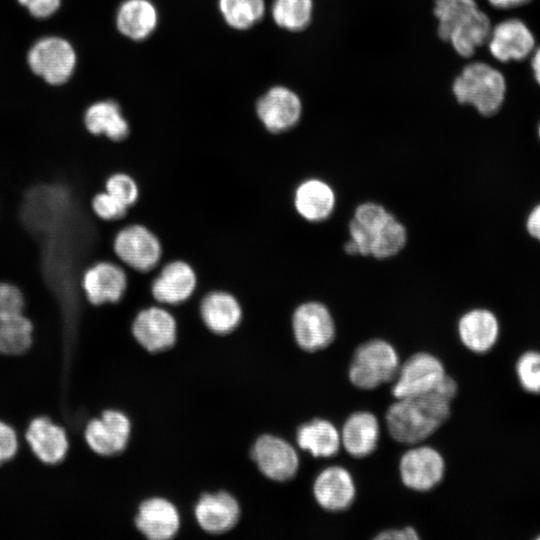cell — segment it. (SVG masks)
<instances>
[{
	"label": "cell",
	"instance_id": "obj_40",
	"mask_svg": "<svg viewBox=\"0 0 540 540\" xmlns=\"http://www.w3.org/2000/svg\"><path fill=\"white\" fill-rule=\"evenodd\" d=\"M496 9H511L529 3L531 0H487Z\"/></svg>",
	"mask_w": 540,
	"mask_h": 540
},
{
	"label": "cell",
	"instance_id": "obj_32",
	"mask_svg": "<svg viewBox=\"0 0 540 540\" xmlns=\"http://www.w3.org/2000/svg\"><path fill=\"white\" fill-rule=\"evenodd\" d=\"M407 232L402 223L394 216L388 221L381 237L374 245L371 255L378 259L392 257L405 246Z\"/></svg>",
	"mask_w": 540,
	"mask_h": 540
},
{
	"label": "cell",
	"instance_id": "obj_28",
	"mask_svg": "<svg viewBox=\"0 0 540 540\" xmlns=\"http://www.w3.org/2000/svg\"><path fill=\"white\" fill-rule=\"evenodd\" d=\"M294 205L304 219L319 222L327 219L333 212L335 194L326 182L308 179L296 188Z\"/></svg>",
	"mask_w": 540,
	"mask_h": 540
},
{
	"label": "cell",
	"instance_id": "obj_31",
	"mask_svg": "<svg viewBox=\"0 0 540 540\" xmlns=\"http://www.w3.org/2000/svg\"><path fill=\"white\" fill-rule=\"evenodd\" d=\"M270 14L278 28L301 32L312 22L314 0H272Z\"/></svg>",
	"mask_w": 540,
	"mask_h": 540
},
{
	"label": "cell",
	"instance_id": "obj_37",
	"mask_svg": "<svg viewBox=\"0 0 540 540\" xmlns=\"http://www.w3.org/2000/svg\"><path fill=\"white\" fill-rule=\"evenodd\" d=\"M25 6L31 15L37 18H46L54 14L60 6L61 0H18Z\"/></svg>",
	"mask_w": 540,
	"mask_h": 540
},
{
	"label": "cell",
	"instance_id": "obj_21",
	"mask_svg": "<svg viewBox=\"0 0 540 540\" xmlns=\"http://www.w3.org/2000/svg\"><path fill=\"white\" fill-rule=\"evenodd\" d=\"M136 526L150 540H168L178 532L179 513L168 500L151 498L139 506Z\"/></svg>",
	"mask_w": 540,
	"mask_h": 540
},
{
	"label": "cell",
	"instance_id": "obj_9",
	"mask_svg": "<svg viewBox=\"0 0 540 540\" xmlns=\"http://www.w3.org/2000/svg\"><path fill=\"white\" fill-rule=\"evenodd\" d=\"M113 249L123 263L140 272L153 269L162 255L158 237L140 224H132L121 229L115 235Z\"/></svg>",
	"mask_w": 540,
	"mask_h": 540
},
{
	"label": "cell",
	"instance_id": "obj_38",
	"mask_svg": "<svg viewBox=\"0 0 540 540\" xmlns=\"http://www.w3.org/2000/svg\"><path fill=\"white\" fill-rule=\"evenodd\" d=\"M377 540H418L419 536L415 529L408 526L403 529H391L376 535Z\"/></svg>",
	"mask_w": 540,
	"mask_h": 540
},
{
	"label": "cell",
	"instance_id": "obj_39",
	"mask_svg": "<svg viewBox=\"0 0 540 540\" xmlns=\"http://www.w3.org/2000/svg\"><path fill=\"white\" fill-rule=\"evenodd\" d=\"M526 228L530 236L540 242V204L530 211L526 220Z\"/></svg>",
	"mask_w": 540,
	"mask_h": 540
},
{
	"label": "cell",
	"instance_id": "obj_7",
	"mask_svg": "<svg viewBox=\"0 0 540 540\" xmlns=\"http://www.w3.org/2000/svg\"><path fill=\"white\" fill-rule=\"evenodd\" d=\"M255 112L264 128L283 133L295 127L303 113V104L296 91L285 85L268 88L256 101Z\"/></svg>",
	"mask_w": 540,
	"mask_h": 540
},
{
	"label": "cell",
	"instance_id": "obj_24",
	"mask_svg": "<svg viewBox=\"0 0 540 540\" xmlns=\"http://www.w3.org/2000/svg\"><path fill=\"white\" fill-rule=\"evenodd\" d=\"M462 343L475 353H485L496 343L499 335L497 317L488 309L476 308L465 313L458 322Z\"/></svg>",
	"mask_w": 540,
	"mask_h": 540
},
{
	"label": "cell",
	"instance_id": "obj_11",
	"mask_svg": "<svg viewBox=\"0 0 540 540\" xmlns=\"http://www.w3.org/2000/svg\"><path fill=\"white\" fill-rule=\"evenodd\" d=\"M486 44L491 56L500 62L522 61L535 49V37L524 21L509 18L492 26Z\"/></svg>",
	"mask_w": 540,
	"mask_h": 540
},
{
	"label": "cell",
	"instance_id": "obj_35",
	"mask_svg": "<svg viewBox=\"0 0 540 540\" xmlns=\"http://www.w3.org/2000/svg\"><path fill=\"white\" fill-rule=\"evenodd\" d=\"M91 208L98 218L105 221H114L126 215L128 206L107 191H102L93 196Z\"/></svg>",
	"mask_w": 540,
	"mask_h": 540
},
{
	"label": "cell",
	"instance_id": "obj_26",
	"mask_svg": "<svg viewBox=\"0 0 540 540\" xmlns=\"http://www.w3.org/2000/svg\"><path fill=\"white\" fill-rule=\"evenodd\" d=\"M84 125L95 136L105 135L113 141H122L130 133L129 122L120 105L111 99L90 105L84 114Z\"/></svg>",
	"mask_w": 540,
	"mask_h": 540
},
{
	"label": "cell",
	"instance_id": "obj_13",
	"mask_svg": "<svg viewBox=\"0 0 540 540\" xmlns=\"http://www.w3.org/2000/svg\"><path fill=\"white\" fill-rule=\"evenodd\" d=\"M252 455L262 474L274 481L290 480L298 470L296 450L287 441L274 435L259 437L253 446Z\"/></svg>",
	"mask_w": 540,
	"mask_h": 540
},
{
	"label": "cell",
	"instance_id": "obj_23",
	"mask_svg": "<svg viewBox=\"0 0 540 540\" xmlns=\"http://www.w3.org/2000/svg\"><path fill=\"white\" fill-rule=\"evenodd\" d=\"M195 518L199 526L209 533H223L238 521L240 508L236 499L226 493L205 494L195 506Z\"/></svg>",
	"mask_w": 540,
	"mask_h": 540
},
{
	"label": "cell",
	"instance_id": "obj_10",
	"mask_svg": "<svg viewBox=\"0 0 540 540\" xmlns=\"http://www.w3.org/2000/svg\"><path fill=\"white\" fill-rule=\"evenodd\" d=\"M446 375L441 361L427 352L411 355L399 368L392 394L396 399L433 391Z\"/></svg>",
	"mask_w": 540,
	"mask_h": 540
},
{
	"label": "cell",
	"instance_id": "obj_25",
	"mask_svg": "<svg viewBox=\"0 0 540 540\" xmlns=\"http://www.w3.org/2000/svg\"><path fill=\"white\" fill-rule=\"evenodd\" d=\"M200 314L209 330L217 334H226L240 324L242 308L231 293L212 291L203 298Z\"/></svg>",
	"mask_w": 540,
	"mask_h": 540
},
{
	"label": "cell",
	"instance_id": "obj_18",
	"mask_svg": "<svg viewBox=\"0 0 540 540\" xmlns=\"http://www.w3.org/2000/svg\"><path fill=\"white\" fill-rule=\"evenodd\" d=\"M197 286V275L190 264L174 260L166 264L151 286L153 297L163 304L176 305L189 299Z\"/></svg>",
	"mask_w": 540,
	"mask_h": 540
},
{
	"label": "cell",
	"instance_id": "obj_8",
	"mask_svg": "<svg viewBox=\"0 0 540 540\" xmlns=\"http://www.w3.org/2000/svg\"><path fill=\"white\" fill-rule=\"evenodd\" d=\"M292 329L299 347L315 352L328 347L335 338V324L325 305L309 301L299 305L292 316Z\"/></svg>",
	"mask_w": 540,
	"mask_h": 540
},
{
	"label": "cell",
	"instance_id": "obj_30",
	"mask_svg": "<svg viewBox=\"0 0 540 540\" xmlns=\"http://www.w3.org/2000/svg\"><path fill=\"white\" fill-rule=\"evenodd\" d=\"M217 8L225 24L237 31L255 27L267 11L265 0H217Z\"/></svg>",
	"mask_w": 540,
	"mask_h": 540
},
{
	"label": "cell",
	"instance_id": "obj_36",
	"mask_svg": "<svg viewBox=\"0 0 540 540\" xmlns=\"http://www.w3.org/2000/svg\"><path fill=\"white\" fill-rule=\"evenodd\" d=\"M18 449V438L15 430L7 423L0 421V465L13 458Z\"/></svg>",
	"mask_w": 540,
	"mask_h": 540
},
{
	"label": "cell",
	"instance_id": "obj_16",
	"mask_svg": "<svg viewBox=\"0 0 540 540\" xmlns=\"http://www.w3.org/2000/svg\"><path fill=\"white\" fill-rule=\"evenodd\" d=\"M130 432V420L124 413L107 410L88 423L84 437L92 451L102 456H111L125 449Z\"/></svg>",
	"mask_w": 540,
	"mask_h": 540
},
{
	"label": "cell",
	"instance_id": "obj_42",
	"mask_svg": "<svg viewBox=\"0 0 540 540\" xmlns=\"http://www.w3.org/2000/svg\"><path fill=\"white\" fill-rule=\"evenodd\" d=\"M537 134H538V138L540 140V123H539L538 128H537Z\"/></svg>",
	"mask_w": 540,
	"mask_h": 540
},
{
	"label": "cell",
	"instance_id": "obj_20",
	"mask_svg": "<svg viewBox=\"0 0 540 540\" xmlns=\"http://www.w3.org/2000/svg\"><path fill=\"white\" fill-rule=\"evenodd\" d=\"M119 33L133 42L150 38L159 24V12L152 0H123L115 15Z\"/></svg>",
	"mask_w": 540,
	"mask_h": 540
},
{
	"label": "cell",
	"instance_id": "obj_19",
	"mask_svg": "<svg viewBox=\"0 0 540 540\" xmlns=\"http://www.w3.org/2000/svg\"><path fill=\"white\" fill-rule=\"evenodd\" d=\"M317 503L325 510L340 512L349 508L355 498V485L343 467L331 466L319 473L313 485Z\"/></svg>",
	"mask_w": 540,
	"mask_h": 540
},
{
	"label": "cell",
	"instance_id": "obj_27",
	"mask_svg": "<svg viewBox=\"0 0 540 540\" xmlns=\"http://www.w3.org/2000/svg\"><path fill=\"white\" fill-rule=\"evenodd\" d=\"M342 443L353 457L362 458L371 454L379 439V424L370 412L359 411L351 414L342 427Z\"/></svg>",
	"mask_w": 540,
	"mask_h": 540
},
{
	"label": "cell",
	"instance_id": "obj_41",
	"mask_svg": "<svg viewBox=\"0 0 540 540\" xmlns=\"http://www.w3.org/2000/svg\"><path fill=\"white\" fill-rule=\"evenodd\" d=\"M531 57V70L533 73V77L538 85H540V46L535 47Z\"/></svg>",
	"mask_w": 540,
	"mask_h": 540
},
{
	"label": "cell",
	"instance_id": "obj_29",
	"mask_svg": "<svg viewBox=\"0 0 540 540\" xmlns=\"http://www.w3.org/2000/svg\"><path fill=\"white\" fill-rule=\"evenodd\" d=\"M341 437L335 426L325 419H313L301 425L296 432V441L302 450L314 457H331L340 448Z\"/></svg>",
	"mask_w": 540,
	"mask_h": 540
},
{
	"label": "cell",
	"instance_id": "obj_22",
	"mask_svg": "<svg viewBox=\"0 0 540 540\" xmlns=\"http://www.w3.org/2000/svg\"><path fill=\"white\" fill-rule=\"evenodd\" d=\"M25 437L32 452L45 464L59 463L68 451L69 443L65 430L46 417L33 419Z\"/></svg>",
	"mask_w": 540,
	"mask_h": 540
},
{
	"label": "cell",
	"instance_id": "obj_4",
	"mask_svg": "<svg viewBox=\"0 0 540 540\" xmlns=\"http://www.w3.org/2000/svg\"><path fill=\"white\" fill-rule=\"evenodd\" d=\"M26 299L19 286L0 281V354L18 355L32 345L34 326L24 313Z\"/></svg>",
	"mask_w": 540,
	"mask_h": 540
},
{
	"label": "cell",
	"instance_id": "obj_2",
	"mask_svg": "<svg viewBox=\"0 0 540 540\" xmlns=\"http://www.w3.org/2000/svg\"><path fill=\"white\" fill-rule=\"evenodd\" d=\"M437 34L463 58L486 44L492 24L475 0H434Z\"/></svg>",
	"mask_w": 540,
	"mask_h": 540
},
{
	"label": "cell",
	"instance_id": "obj_14",
	"mask_svg": "<svg viewBox=\"0 0 540 540\" xmlns=\"http://www.w3.org/2000/svg\"><path fill=\"white\" fill-rule=\"evenodd\" d=\"M392 216L380 204H360L349 223L350 239L345 244V251L351 255H371L372 247L381 237Z\"/></svg>",
	"mask_w": 540,
	"mask_h": 540
},
{
	"label": "cell",
	"instance_id": "obj_1",
	"mask_svg": "<svg viewBox=\"0 0 540 540\" xmlns=\"http://www.w3.org/2000/svg\"><path fill=\"white\" fill-rule=\"evenodd\" d=\"M450 402L436 391L398 399L385 415L389 434L402 444L424 441L448 420Z\"/></svg>",
	"mask_w": 540,
	"mask_h": 540
},
{
	"label": "cell",
	"instance_id": "obj_6",
	"mask_svg": "<svg viewBox=\"0 0 540 540\" xmlns=\"http://www.w3.org/2000/svg\"><path fill=\"white\" fill-rule=\"evenodd\" d=\"M27 61L36 75L49 84L59 85L71 77L76 64V54L66 40L45 37L32 46Z\"/></svg>",
	"mask_w": 540,
	"mask_h": 540
},
{
	"label": "cell",
	"instance_id": "obj_34",
	"mask_svg": "<svg viewBox=\"0 0 540 540\" xmlns=\"http://www.w3.org/2000/svg\"><path fill=\"white\" fill-rule=\"evenodd\" d=\"M105 191L124 203L133 205L139 197V188L136 181L126 173H114L105 181Z\"/></svg>",
	"mask_w": 540,
	"mask_h": 540
},
{
	"label": "cell",
	"instance_id": "obj_33",
	"mask_svg": "<svg viewBox=\"0 0 540 540\" xmlns=\"http://www.w3.org/2000/svg\"><path fill=\"white\" fill-rule=\"evenodd\" d=\"M515 371L520 386L528 393L540 394V352L529 350L516 362Z\"/></svg>",
	"mask_w": 540,
	"mask_h": 540
},
{
	"label": "cell",
	"instance_id": "obj_12",
	"mask_svg": "<svg viewBox=\"0 0 540 540\" xmlns=\"http://www.w3.org/2000/svg\"><path fill=\"white\" fill-rule=\"evenodd\" d=\"M399 470L406 487L426 492L436 487L442 480L445 463L437 450L429 446H420L402 455Z\"/></svg>",
	"mask_w": 540,
	"mask_h": 540
},
{
	"label": "cell",
	"instance_id": "obj_17",
	"mask_svg": "<svg viewBox=\"0 0 540 540\" xmlns=\"http://www.w3.org/2000/svg\"><path fill=\"white\" fill-rule=\"evenodd\" d=\"M132 334L147 351L159 352L175 343L176 320L168 310L162 307H148L136 315L132 323Z\"/></svg>",
	"mask_w": 540,
	"mask_h": 540
},
{
	"label": "cell",
	"instance_id": "obj_5",
	"mask_svg": "<svg viewBox=\"0 0 540 540\" xmlns=\"http://www.w3.org/2000/svg\"><path fill=\"white\" fill-rule=\"evenodd\" d=\"M399 368V358L392 345L382 339H373L355 350L348 376L354 386L369 390L395 380Z\"/></svg>",
	"mask_w": 540,
	"mask_h": 540
},
{
	"label": "cell",
	"instance_id": "obj_15",
	"mask_svg": "<svg viewBox=\"0 0 540 540\" xmlns=\"http://www.w3.org/2000/svg\"><path fill=\"white\" fill-rule=\"evenodd\" d=\"M127 284L125 271L110 261L94 263L81 277L83 293L95 306L118 302L124 295Z\"/></svg>",
	"mask_w": 540,
	"mask_h": 540
},
{
	"label": "cell",
	"instance_id": "obj_3",
	"mask_svg": "<svg viewBox=\"0 0 540 540\" xmlns=\"http://www.w3.org/2000/svg\"><path fill=\"white\" fill-rule=\"evenodd\" d=\"M507 91L505 76L494 66L475 61L465 65L452 82L458 103L471 105L483 116H493L502 107Z\"/></svg>",
	"mask_w": 540,
	"mask_h": 540
}]
</instances>
